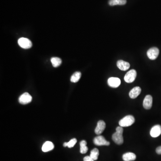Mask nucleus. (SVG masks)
<instances>
[{
  "label": "nucleus",
  "mask_w": 161,
  "mask_h": 161,
  "mask_svg": "<svg viewBox=\"0 0 161 161\" xmlns=\"http://www.w3.org/2000/svg\"><path fill=\"white\" fill-rule=\"evenodd\" d=\"M123 128L121 126L117 127L116 132L112 135V139L113 141L117 145H121L123 143L124 139L123 137Z\"/></svg>",
  "instance_id": "obj_1"
},
{
  "label": "nucleus",
  "mask_w": 161,
  "mask_h": 161,
  "mask_svg": "<svg viewBox=\"0 0 161 161\" xmlns=\"http://www.w3.org/2000/svg\"><path fill=\"white\" fill-rule=\"evenodd\" d=\"M135 121L134 117L133 115H127L119 121V125L122 127H127L132 125Z\"/></svg>",
  "instance_id": "obj_2"
},
{
  "label": "nucleus",
  "mask_w": 161,
  "mask_h": 161,
  "mask_svg": "<svg viewBox=\"0 0 161 161\" xmlns=\"http://www.w3.org/2000/svg\"><path fill=\"white\" fill-rule=\"evenodd\" d=\"M137 77V72L135 70L132 69L127 72L124 77V81L127 83H132L135 80Z\"/></svg>",
  "instance_id": "obj_3"
},
{
  "label": "nucleus",
  "mask_w": 161,
  "mask_h": 161,
  "mask_svg": "<svg viewBox=\"0 0 161 161\" xmlns=\"http://www.w3.org/2000/svg\"><path fill=\"white\" fill-rule=\"evenodd\" d=\"M94 144L98 146H109L110 143L107 141L103 136H98L94 138L93 140Z\"/></svg>",
  "instance_id": "obj_4"
},
{
  "label": "nucleus",
  "mask_w": 161,
  "mask_h": 161,
  "mask_svg": "<svg viewBox=\"0 0 161 161\" xmlns=\"http://www.w3.org/2000/svg\"><path fill=\"white\" fill-rule=\"evenodd\" d=\"M159 53V48L156 47H152L148 50L147 55L148 57L151 60H154L158 57Z\"/></svg>",
  "instance_id": "obj_5"
},
{
  "label": "nucleus",
  "mask_w": 161,
  "mask_h": 161,
  "mask_svg": "<svg viewBox=\"0 0 161 161\" xmlns=\"http://www.w3.org/2000/svg\"><path fill=\"white\" fill-rule=\"evenodd\" d=\"M18 44L24 49H29L32 47V43L30 40L26 38H21L18 40Z\"/></svg>",
  "instance_id": "obj_6"
},
{
  "label": "nucleus",
  "mask_w": 161,
  "mask_h": 161,
  "mask_svg": "<svg viewBox=\"0 0 161 161\" xmlns=\"http://www.w3.org/2000/svg\"><path fill=\"white\" fill-rule=\"evenodd\" d=\"M32 97L28 93H23L19 97L18 101L22 104H27L31 103L32 101Z\"/></svg>",
  "instance_id": "obj_7"
},
{
  "label": "nucleus",
  "mask_w": 161,
  "mask_h": 161,
  "mask_svg": "<svg viewBox=\"0 0 161 161\" xmlns=\"http://www.w3.org/2000/svg\"><path fill=\"white\" fill-rule=\"evenodd\" d=\"M108 83L112 88H117L121 85V81L119 78L111 77L108 79Z\"/></svg>",
  "instance_id": "obj_8"
},
{
  "label": "nucleus",
  "mask_w": 161,
  "mask_h": 161,
  "mask_svg": "<svg viewBox=\"0 0 161 161\" xmlns=\"http://www.w3.org/2000/svg\"><path fill=\"white\" fill-rule=\"evenodd\" d=\"M150 134L153 137H157L161 134V126L160 125H155L152 127L150 132Z\"/></svg>",
  "instance_id": "obj_9"
},
{
  "label": "nucleus",
  "mask_w": 161,
  "mask_h": 161,
  "mask_svg": "<svg viewBox=\"0 0 161 161\" xmlns=\"http://www.w3.org/2000/svg\"><path fill=\"white\" fill-rule=\"evenodd\" d=\"M153 104V98L150 95H147L145 97L143 101V105L144 108L149 110L151 108Z\"/></svg>",
  "instance_id": "obj_10"
},
{
  "label": "nucleus",
  "mask_w": 161,
  "mask_h": 161,
  "mask_svg": "<svg viewBox=\"0 0 161 161\" xmlns=\"http://www.w3.org/2000/svg\"><path fill=\"white\" fill-rule=\"evenodd\" d=\"M106 127V124L103 121H98L96 127L95 129V133L97 135H100L104 132Z\"/></svg>",
  "instance_id": "obj_11"
},
{
  "label": "nucleus",
  "mask_w": 161,
  "mask_h": 161,
  "mask_svg": "<svg viewBox=\"0 0 161 161\" xmlns=\"http://www.w3.org/2000/svg\"><path fill=\"white\" fill-rule=\"evenodd\" d=\"M117 66L119 69L122 71H126L130 67V64L124 60H119L117 62Z\"/></svg>",
  "instance_id": "obj_12"
},
{
  "label": "nucleus",
  "mask_w": 161,
  "mask_h": 161,
  "mask_svg": "<svg viewBox=\"0 0 161 161\" xmlns=\"http://www.w3.org/2000/svg\"><path fill=\"white\" fill-rule=\"evenodd\" d=\"M141 91V88L139 87V86L134 87L129 92V97L131 98H133V99L136 98L140 94Z\"/></svg>",
  "instance_id": "obj_13"
},
{
  "label": "nucleus",
  "mask_w": 161,
  "mask_h": 161,
  "mask_svg": "<svg viewBox=\"0 0 161 161\" xmlns=\"http://www.w3.org/2000/svg\"><path fill=\"white\" fill-rule=\"evenodd\" d=\"M122 158L124 161H133L136 159V155L133 153H126L123 154Z\"/></svg>",
  "instance_id": "obj_14"
},
{
  "label": "nucleus",
  "mask_w": 161,
  "mask_h": 161,
  "mask_svg": "<svg viewBox=\"0 0 161 161\" xmlns=\"http://www.w3.org/2000/svg\"><path fill=\"white\" fill-rule=\"evenodd\" d=\"M54 146L51 141H47L45 142L43 145L42 150L44 152H47L53 149Z\"/></svg>",
  "instance_id": "obj_15"
},
{
  "label": "nucleus",
  "mask_w": 161,
  "mask_h": 161,
  "mask_svg": "<svg viewBox=\"0 0 161 161\" xmlns=\"http://www.w3.org/2000/svg\"><path fill=\"white\" fill-rule=\"evenodd\" d=\"M126 0H109L108 4L111 6L116 5H124L126 4Z\"/></svg>",
  "instance_id": "obj_16"
},
{
  "label": "nucleus",
  "mask_w": 161,
  "mask_h": 161,
  "mask_svg": "<svg viewBox=\"0 0 161 161\" xmlns=\"http://www.w3.org/2000/svg\"><path fill=\"white\" fill-rule=\"evenodd\" d=\"M87 142L85 140H82L80 143V153L82 154L86 153L88 151V148L87 146Z\"/></svg>",
  "instance_id": "obj_17"
},
{
  "label": "nucleus",
  "mask_w": 161,
  "mask_h": 161,
  "mask_svg": "<svg viewBox=\"0 0 161 161\" xmlns=\"http://www.w3.org/2000/svg\"><path fill=\"white\" fill-rule=\"evenodd\" d=\"M81 77V73L80 72H74L71 77L70 81L72 82L76 83L79 82Z\"/></svg>",
  "instance_id": "obj_18"
},
{
  "label": "nucleus",
  "mask_w": 161,
  "mask_h": 161,
  "mask_svg": "<svg viewBox=\"0 0 161 161\" xmlns=\"http://www.w3.org/2000/svg\"><path fill=\"white\" fill-rule=\"evenodd\" d=\"M51 61L54 67H57L61 65L62 60L60 58L53 57L51 58Z\"/></svg>",
  "instance_id": "obj_19"
},
{
  "label": "nucleus",
  "mask_w": 161,
  "mask_h": 161,
  "mask_svg": "<svg viewBox=\"0 0 161 161\" xmlns=\"http://www.w3.org/2000/svg\"><path fill=\"white\" fill-rule=\"evenodd\" d=\"M98 155H99V151L97 149L95 148L91 151L90 156L94 160H97L98 159Z\"/></svg>",
  "instance_id": "obj_20"
},
{
  "label": "nucleus",
  "mask_w": 161,
  "mask_h": 161,
  "mask_svg": "<svg viewBox=\"0 0 161 161\" xmlns=\"http://www.w3.org/2000/svg\"><path fill=\"white\" fill-rule=\"evenodd\" d=\"M77 140L76 138H73L69 142H67V147H68L69 148L73 147L75 144L77 143Z\"/></svg>",
  "instance_id": "obj_21"
},
{
  "label": "nucleus",
  "mask_w": 161,
  "mask_h": 161,
  "mask_svg": "<svg viewBox=\"0 0 161 161\" xmlns=\"http://www.w3.org/2000/svg\"><path fill=\"white\" fill-rule=\"evenodd\" d=\"M90 156H85L83 159V161H94Z\"/></svg>",
  "instance_id": "obj_22"
},
{
  "label": "nucleus",
  "mask_w": 161,
  "mask_h": 161,
  "mask_svg": "<svg viewBox=\"0 0 161 161\" xmlns=\"http://www.w3.org/2000/svg\"><path fill=\"white\" fill-rule=\"evenodd\" d=\"M156 152L158 154H161V146L157 148Z\"/></svg>",
  "instance_id": "obj_23"
},
{
  "label": "nucleus",
  "mask_w": 161,
  "mask_h": 161,
  "mask_svg": "<svg viewBox=\"0 0 161 161\" xmlns=\"http://www.w3.org/2000/svg\"><path fill=\"white\" fill-rule=\"evenodd\" d=\"M63 146H64V147H67V142H65L63 144Z\"/></svg>",
  "instance_id": "obj_24"
}]
</instances>
